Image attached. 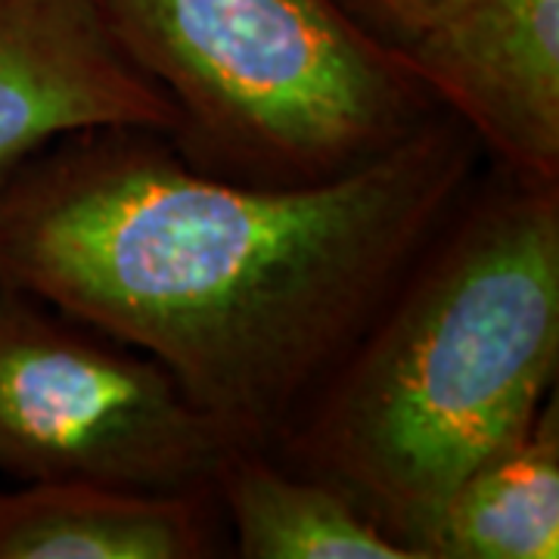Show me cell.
Wrapping results in <instances>:
<instances>
[{
  "label": "cell",
  "instance_id": "6da1fadb",
  "mask_svg": "<svg viewBox=\"0 0 559 559\" xmlns=\"http://www.w3.org/2000/svg\"><path fill=\"white\" fill-rule=\"evenodd\" d=\"M436 116L348 175L259 187L146 128L50 143L0 187V289L138 348L242 448H274L479 180Z\"/></svg>",
  "mask_w": 559,
  "mask_h": 559
},
{
  "label": "cell",
  "instance_id": "7a4b0ae2",
  "mask_svg": "<svg viewBox=\"0 0 559 559\" xmlns=\"http://www.w3.org/2000/svg\"><path fill=\"white\" fill-rule=\"evenodd\" d=\"M559 373V187L495 168L308 395L271 454L419 540L466 473L528 432Z\"/></svg>",
  "mask_w": 559,
  "mask_h": 559
},
{
  "label": "cell",
  "instance_id": "3957f363",
  "mask_svg": "<svg viewBox=\"0 0 559 559\" xmlns=\"http://www.w3.org/2000/svg\"><path fill=\"white\" fill-rule=\"evenodd\" d=\"M121 50L175 106L171 143L218 178L348 175L439 112L404 50L336 0H100Z\"/></svg>",
  "mask_w": 559,
  "mask_h": 559
},
{
  "label": "cell",
  "instance_id": "277c9868",
  "mask_svg": "<svg viewBox=\"0 0 559 559\" xmlns=\"http://www.w3.org/2000/svg\"><path fill=\"white\" fill-rule=\"evenodd\" d=\"M230 448L218 419L159 360L0 289V473L128 491H215Z\"/></svg>",
  "mask_w": 559,
  "mask_h": 559
},
{
  "label": "cell",
  "instance_id": "5b68a950",
  "mask_svg": "<svg viewBox=\"0 0 559 559\" xmlns=\"http://www.w3.org/2000/svg\"><path fill=\"white\" fill-rule=\"evenodd\" d=\"M404 57L495 168L559 187V0H439Z\"/></svg>",
  "mask_w": 559,
  "mask_h": 559
},
{
  "label": "cell",
  "instance_id": "8992f818",
  "mask_svg": "<svg viewBox=\"0 0 559 559\" xmlns=\"http://www.w3.org/2000/svg\"><path fill=\"white\" fill-rule=\"evenodd\" d=\"M175 106L121 50L100 0H0V187L91 128L175 134Z\"/></svg>",
  "mask_w": 559,
  "mask_h": 559
},
{
  "label": "cell",
  "instance_id": "52a82bcc",
  "mask_svg": "<svg viewBox=\"0 0 559 559\" xmlns=\"http://www.w3.org/2000/svg\"><path fill=\"white\" fill-rule=\"evenodd\" d=\"M218 522L215 491L20 481L0 491V559H209Z\"/></svg>",
  "mask_w": 559,
  "mask_h": 559
},
{
  "label": "cell",
  "instance_id": "ba28073f",
  "mask_svg": "<svg viewBox=\"0 0 559 559\" xmlns=\"http://www.w3.org/2000/svg\"><path fill=\"white\" fill-rule=\"evenodd\" d=\"M215 500L242 559H414L345 491L267 448H230Z\"/></svg>",
  "mask_w": 559,
  "mask_h": 559
},
{
  "label": "cell",
  "instance_id": "9c48e42d",
  "mask_svg": "<svg viewBox=\"0 0 559 559\" xmlns=\"http://www.w3.org/2000/svg\"><path fill=\"white\" fill-rule=\"evenodd\" d=\"M423 559L559 557V401L451 488L419 540Z\"/></svg>",
  "mask_w": 559,
  "mask_h": 559
},
{
  "label": "cell",
  "instance_id": "30bf717a",
  "mask_svg": "<svg viewBox=\"0 0 559 559\" xmlns=\"http://www.w3.org/2000/svg\"><path fill=\"white\" fill-rule=\"evenodd\" d=\"M342 10L385 44L404 50L417 38L423 22L432 16L439 0H336Z\"/></svg>",
  "mask_w": 559,
  "mask_h": 559
}]
</instances>
